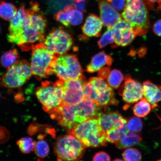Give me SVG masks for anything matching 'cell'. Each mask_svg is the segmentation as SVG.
Segmentation results:
<instances>
[{
  "mask_svg": "<svg viewBox=\"0 0 161 161\" xmlns=\"http://www.w3.org/2000/svg\"><path fill=\"white\" fill-rule=\"evenodd\" d=\"M31 8L20 6L16 14L10 20L8 39L24 51H29L37 42H43L47 25L45 16L39 4L30 3Z\"/></svg>",
  "mask_w": 161,
  "mask_h": 161,
  "instance_id": "cell-1",
  "label": "cell"
},
{
  "mask_svg": "<svg viewBox=\"0 0 161 161\" xmlns=\"http://www.w3.org/2000/svg\"><path fill=\"white\" fill-rule=\"evenodd\" d=\"M100 107L92 100L84 98L77 104H62L50 115L69 131L84 121L97 118L101 112Z\"/></svg>",
  "mask_w": 161,
  "mask_h": 161,
  "instance_id": "cell-2",
  "label": "cell"
},
{
  "mask_svg": "<svg viewBox=\"0 0 161 161\" xmlns=\"http://www.w3.org/2000/svg\"><path fill=\"white\" fill-rule=\"evenodd\" d=\"M69 133L77 138L86 147L106 146V132L97 118L89 119L78 124Z\"/></svg>",
  "mask_w": 161,
  "mask_h": 161,
  "instance_id": "cell-3",
  "label": "cell"
},
{
  "mask_svg": "<svg viewBox=\"0 0 161 161\" xmlns=\"http://www.w3.org/2000/svg\"><path fill=\"white\" fill-rule=\"evenodd\" d=\"M122 16L131 26L136 35H146L149 29V17L144 0H126Z\"/></svg>",
  "mask_w": 161,
  "mask_h": 161,
  "instance_id": "cell-4",
  "label": "cell"
},
{
  "mask_svg": "<svg viewBox=\"0 0 161 161\" xmlns=\"http://www.w3.org/2000/svg\"><path fill=\"white\" fill-rule=\"evenodd\" d=\"M30 66L32 75L37 80L47 78L54 74L53 68L58 56L45 47L44 42L35 44L31 48Z\"/></svg>",
  "mask_w": 161,
  "mask_h": 161,
  "instance_id": "cell-5",
  "label": "cell"
},
{
  "mask_svg": "<svg viewBox=\"0 0 161 161\" xmlns=\"http://www.w3.org/2000/svg\"><path fill=\"white\" fill-rule=\"evenodd\" d=\"M84 98L92 100L100 107L106 108L118 104L112 88L99 77L91 78L86 82L84 86Z\"/></svg>",
  "mask_w": 161,
  "mask_h": 161,
  "instance_id": "cell-6",
  "label": "cell"
},
{
  "mask_svg": "<svg viewBox=\"0 0 161 161\" xmlns=\"http://www.w3.org/2000/svg\"><path fill=\"white\" fill-rule=\"evenodd\" d=\"M58 161H76L81 158L86 147L71 134L59 137L53 146Z\"/></svg>",
  "mask_w": 161,
  "mask_h": 161,
  "instance_id": "cell-7",
  "label": "cell"
},
{
  "mask_svg": "<svg viewBox=\"0 0 161 161\" xmlns=\"http://www.w3.org/2000/svg\"><path fill=\"white\" fill-rule=\"evenodd\" d=\"M32 75L30 64L27 60H18L0 78V84L8 89L21 87Z\"/></svg>",
  "mask_w": 161,
  "mask_h": 161,
  "instance_id": "cell-8",
  "label": "cell"
},
{
  "mask_svg": "<svg viewBox=\"0 0 161 161\" xmlns=\"http://www.w3.org/2000/svg\"><path fill=\"white\" fill-rule=\"evenodd\" d=\"M35 94L43 110L49 114L62 104V90L57 81L42 82L36 88Z\"/></svg>",
  "mask_w": 161,
  "mask_h": 161,
  "instance_id": "cell-9",
  "label": "cell"
},
{
  "mask_svg": "<svg viewBox=\"0 0 161 161\" xmlns=\"http://www.w3.org/2000/svg\"><path fill=\"white\" fill-rule=\"evenodd\" d=\"M54 74L60 80H66L84 77L81 65L73 54H64L57 58L53 68Z\"/></svg>",
  "mask_w": 161,
  "mask_h": 161,
  "instance_id": "cell-10",
  "label": "cell"
},
{
  "mask_svg": "<svg viewBox=\"0 0 161 161\" xmlns=\"http://www.w3.org/2000/svg\"><path fill=\"white\" fill-rule=\"evenodd\" d=\"M43 42L46 49L58 57L69 51L74 43L70 34L62 28L52 30Z\"/></svg>",
  "mask_w": 161,
  "mask_h": 161,
  "instance_id": "cell-11",
  "label": "cell"
},
{
  "mask_svg": "<svg viewBox=\"0 0 161 161\" xmlns=\"http://www.w3.org/2000/svg\"><path fill=\"white\" fill-rule=\"evenodd\" d=\"M61 87L62 104H73L79 103L84 98V86L86 81L85 77L57 81Z\"/></svg>",
  "mask_w": 161,
  "mask_h": 161,
  "instance_id": "cell-12",
  "label": "cell"
},
{
  "mask_svg": "<svg viewBox=\"0 0 161 161\" xmlns=\"http://www.w3.org/2000/svg\"><path fill=\"white\" fill-rule=\"evenodd\" d=\"M119 93L125 103V109H128L131 105L137 102L143 96L142 84L137 80L132 79L129 74L125 76V82L120 88Z\"/></svg>",
  "mask_w": 161,
  "mask_h": 161,
  "instance_id": "cell-13",
  "label": "cell"
},
{
  "mask_svg": "<svg viewBox=\"0 0 161 161\" xmlns=\"http://www.w3.org/2000/svg\"><path fill=\"white\" fill-rule=\"evenodd\" d=\"M114 43L118 46H125L132 42L136 36L130 24L121 20L112 27Z\"/></svg>",
  "mask_w": 161,
  "mask_h": 161,
  "instance_id": "cell-14",
  "label": "cell"
},
{
  "mask_svg": "<svg viewBox=\"0 0 161 161\" xmlns=\"http://www.w3.org/2000/svg\"><path fill=\"white\" fill-rule=\"evenodd\" d=\"M100 19L105 27L112 28L121 20L122 16L106 0H98Z\"/></svg>",
  "mask_w": 161,
  "mask_h": 161,
  "instance_id": "cell-15",
  "label": "cell"
},
{
  "mask_svg": "<svg viewBox=\"0 0 161 161\" xmlns=\"http://www.w3.org/2000/svg\"><path fill=\"white\" fill-rule=\"evenodd\" d=\"M97 118L100 126L105 132L112 129L122 128L126 124L127 119L117 111L107 113L100 112Z\"/></svg>",
  "mask_w": 161,
  "mask_h": 161,
  "instance_id": "cell-16",
  "label": "cell"
},
{
  "mask_svg": "<svg viewBox=\"0 0 161 161\" xmlns=\"http://www.w3.org/2000/svg\"><path fill=\"white\" fill-rule=\"evenodd\" d=\"M103 26L101 19L97 15L92 14L86 19L82 27L84 35L89 37H97L101 35Z\"/></svg>",
  "mask_w": 161,
  "mask_h": 161,
  "instance_id": "cell-17",
  "label": "cell"
},
{
  "mask_svg": "<svg viewBox=\"0 0 161 161\" xmlns=\"http://www.w3.org/2000/svg\"><path fill=\"white\" fill-rule=\"evenodd\" d=\"M143 94L150 103L153 109L158 107V103L161 101V90L156 85L146 80L143 84Z\"/></svg>",
  "mask_w": 161,
  "mask_h": 161,
  "instance_id": "cell-18",
  "label": "cell"
},
{
  "mask_svg": "<svg viewBox=\"0 0 161 161\" xmlns=\"http://www.w3.org/2000/svg\"><path fill=\"white\" fill-rule=\"evenodd\" d=\"M113 61V59L105 52L102 51L96 54L92 58L90 63L86 66V71L90 73L99 71L106 65L110 67Z\"/></svg>",
  "mask_w": 161,
  "mask_h": 161,
  "instance_id": "cell-19",
  "label": "cell"
},
{
  "mask_svg": "<svg viewBox=\"0 0 161 161\" xmlns=\"http://www.w3.org/2000/svg\"><path fill=\"white\" fill-rule=\"evenodd\" d=\"M142 138L140 133L129 131L116 144L117 148L120 150L130 148L142 142Z\"/></svg>",
  "mask_w": 161,
  "mask_h": 161,
  "instance_id": "cell-20",
  "label": "cell"
},
{
  "mask_svg": "<svg viewBox=\"0 0 161 161\" xmlns=\"http://www.w3.org/2000/svg\"><path fill=\"white\" fill-rule=\"evenodd\" d=\"M73 4L65 6L64 11L67 12L68 20L70 25L76 26L82 23L83 20V14L82 12L76 9Z\"/></svg>",
  "mask_w": 161,
  "mask_h": 161,
  "instance_id": "cell-21",
  "label": "cell"
},
{
  "mask_svg": "<svg viewBox=\"0 0 161 161\" xmlns=\"http://www.w3.org/2000/svg\"><path fill=\"white\" fill-rule=\"evenodd\" d=\"M151 105L145 97L138 101L133 108L134 115L139 118H144L147 116L151 112Z\"/></svg>",
  "mask_w": 161,
  "mask_h": 161,
  "instance_id": "cell-22",
  "label": "cell"
},
{
  "mask_svg": "<svg viewBox=\"0 0 161 161\" xmlns=\"http://www.w3.org/2000/svg\"><path fill=\"white\" fill-rule=\"evenodd\" d=\"M19 58L17 50L13 48L3 54L1 58V63L4 68L8 69L16 63Z\"/></svg>",
  "mask_w": 161,
  "mask_h": 161,
  "instance_id": "cell-23",
  "label": "cell"
},
{
  "mask_svg": "<svg viewBox=\"0 0 161 161\" xmlns=\"http://www.w3.org/2000/svg\"><path fill=\"white\" fill-rule=\"evenodd\" d=\"M17 11V8L12 3L4 1L0 3V17L5 21H10Z\"/></svg>",
  "mask_w": 161,
  "mask_h": 161,
  "instance_id": "cell-24",
  "label": "cell"
},
{
  "mask_svg": "<svg viewBox=\"0 0 161 161\" xmlns=\"http://www.w3.org/2000/svg\"><path fill=\"white\" fill-rule=\"evenodd\" d=\"M45 135L40 134L37 136L39 141L36 142L35 148V153L39 158H44L49 155V148L47 143L44 140Z\"/></svg>",
  "mask_w": 161,
  "mask_h": 161,
  "instance_id": "cell-25",
  "label": "cell"
},
{
  "mask_svg": "<svg viewBox=\"0 0 161 161\" xmlns=\"http://www.w3.org/2000/svg\"><path fill=\"white\" fill-rule=\"evenodd\" d=\"M128 131L126 125L122 128L112 129L106 131V132L107 142L111 143H116Z\"/></svg>",
  "mask_w": 161,
  "mask_h": 161,
  "instance_id": "cell-26",
  "label": "cell"
},
{
  "mask_svg": "<svg viewBox=\"0 0 161 161\" xmlns=\"http://www.w3.org/2000/svg\"><path fill=\"white\" fill-rule=\"evenodd\" d=\"M124 79L122 72L120 70L114 69L110 71L107 79L108 84L114 89H117Z\"/></svg>",
  "mask_w": 161,
  "mask_h": 161,
  "instance_id": "cell-27",
  "label": "cell"
},
{
  "mask_svg": "<svg viewBox=\"0 0 161 161\" xmlns=\"http://www.w3.org/2000/svg\"><path fill=\"white\" fill-rule=\"evenodd\" d=\"M36 142L30 137L20 138L17 144L21 152L24 154H29L34 150Z\"/></svg>",
  "mask_w": 161,
  "mask_h": 161,
  "instance_id": "cell-28",
  "label": "cell"
},
{
  "mask_svg": "<svg viewBox=\"0 0 161 161\" xmlns=\"http://www.w3.org/2000/svg\"><path fill=\"white\" fill-rule=\"evenodd\" d=\"M98 46L100 49L105 47L108 44H111L112 48H116L117 46L114 43V40L112 28H108L101 38L98 42Z\"/></svg>",
  "mask_w": 161,
  "mask_h": 161,
  "instance_id": "cell-29",
  "label": "cell"
},
{
  "mask_svg": "<svg viewBox=\"0 0 161 161\" xmlns=\"http://www.w3.org/2000/svg\"><path fill=\"white\" fill-rule=\"evenodd\" d=\"M126 127L129 131L140 133L143 127V122L137 116H133L127 120Z\"/></svg>",
  "mask_w": 161,
  "mask_h": 161,
  "instance_id": "cell-30",
  "label": "cell"
},
{
  "mask_svg": "<svg viewBox=\"0 0 161 161\" xmlns=\"http://www.w3.org/2000/svg\"><path fill=\"white\" fill-rule=\"evenodd\" d=\"M123 158L127 161H139L142 160V154L137 149L128 148L124 151Z\"/></svg>",
  "mask_w": 161,
  "mask_h": 161,
  "instance_id": "cell-31",
  "label": "cell"
},
{
  "mask_svg": "<svg viewBox=\"0 0 161 161\" xmlns=\"http://www.w3.org/2000/svg\"><path fill=\"white\" fill-rule=\"evenodd\" d=\"M56 21L60 22L66 27H69L70 25L68 20V14L67 12L60 11L55 15Z\"/></svg>",
  "mask_w": 161,
  "mask_h": 161,
  "instance_id": "cell-32",
  "label": "cell"
},
{
  "mask_svg": "<svg viewBox=\"0 0 161 161\" xmlns=\"http://www.w3.org/2000/svg\"><path fill=\"white\" fill-rule=\"evenodd\" d=\"M118 12L123 11L125 8L126 0H106Z\"/></svg>",
  "mask_w": 161,
  "mask_h": 161,
  "instance_id": "cell-33",
  "label": "cell"
},
{
  "mask_svg": "<svg viewBox=\"0 0 161 161\" xmlns=\"http://www.w3.org/2000/svg\"><path fill=\"white\" fill-rule=\"evenodd\" d=\"M111 158L109 155L104 152H100L95 155L93 158V161H110Z\"/></svg>",
  "mask_w": 161,
  "mask_h": 161,
  "instance_id": "cell-34",
  "label": "cell"
},
{
  "mask_svg": "<svg viewBox=\"0 0 161 161\" xmlns=\"http://www.w3.org/2000/svg\"><path fill=\"white\" fill-rule=\"evenodd\" d=\"M98 72V77L103 79H106L110 73V69L109 67L103 68Z\"/></svg>",
  "mask_w": 161,
  "mask_h": 161,
  "instance_id": "cell-35",
  "label": "cell"
},
{
  "mask_svg": "<svg viewBox=\"0 0 161 161\" xmlns=\"http://www.w3.org/2000/svg\"><path fill=\"white\" fill-rule=\"evenodd\" d=\"M153 29L156 35L161 37V19L158 20L154 24Z\"/></svg>",
  "mask_w": 161,
  "mask_h": 161,
  "instance_id": "cell-36",
  "label": "cell"
},
{
  "mask_svg": "<svg viewBox=\"0 0 161 161\" xmlns=\"http://www.w3.org/2000/svg\"><path fill=\"white\" fill-rule=\"evenodd\" d=\"M75 8L82 12H84L86 11V3L84 0L79 2H77L76 3H74Z\"/></svg>",
  "mask_w": 161,
  "mask_h": 161,
  "instance_id": "cell-37",
  "label": "cell"
},
{
  "mask_svg": "<svg viewBox=\"0 0 161 161\" xmlns=\"http://www.w3.org/2000/svg\"><path fill=\"white\" fill-rule=\"evenodd\" d=\"M160 0H144L147 8L148 9H152L154 7V3Z\"/></svg>",
  "mask_w": 161,
  "mask_h": 161,
  "instance_id": "cell-38",
  "label": "cell"
},
{
  "mask_svg": "<svg viewBox=\"0 0 161 161\" xmlns=\"http://www.w3.org/2000/svg\"><path fill=\"white\" fill-rule=\"evenodd\" d=\"M158 7L157 8V10H158V11H161V0H160V1L158 2Z\"/></svg>",
  "mask_w": 161,
  "mask_h": 161,
  "instance_id": "cell-39",
  "label": "cell"
},
{
  "mask_svg": "<svg viewBox=\"0 0 161 161\" xmlns=\"http://www.w3.org/2000/svg\"><path fill=\"white\" fill-rule=\"evenodd\" d=\"M76 3H77V2H79L82 1H83V0H74Z\"/></svg>",
  "mask_w": 161,
  "mask_h": 161,
  "instance_id": "cell-40",
  "label": "cell"
},
{
  "mask_svg": "<svg viewBox=\"0 0 161 161\" xmlns=\"http://www.w3.org/2000/svg\"><path fill=\"white\" fill-rule=\"evenodd\" d=\"M157 116H158V118H159V119L161 121V118L159 116H158V115H157Z\"/></svg>",
  "mask_w": 161,
  "mask_h": 161,
  "instance_id": "cell-41",
  "label": "cell"
},
{
  "mask_svg": "<svg viewBox=\"0 0 161 161\" xmlns=\"http://www.w3.org/2000/svg\"><path fill=\"white\" fill-rule=\"evenodd\" d=\"M116 160V161H117V160H120V159H115V160Z\"/></svg>",
  "mask_w": 161,
  "mask_h": 161,
  "instance_id": "cell-42",
  "label": "cell"
},
{
  "mask_svg": "<svg viewBox=\"0 0 161 161\" xmlns=\"http://www.w3.org/2000/svg\"><path fill=\"white\" fill-rule=\"evenodd\" d=\"M159 88H160V89L161 90V86H159Z\"/></svg>",
  "mask_w": 161,
  "mask_h": 161,
  "instance_id": "cell-43",
  "label": "cell"
},
{
  "mask_svg": "<svg viewBox=\"0 0 161 161\" xmlns=\"http://www.w3.org/2000/svg\"><path fill=\"white\" fill-rule=\"evenodd\" d=\"M0 97H1V94H0Z\"/></svg>",
  "mask_w": 161,
  "mask_h": 161,
  "instance_id": "cell-44",
  "label": "cell"
},
{
  "mask_svg": "<svg viewBox=\"0 0 161 161\" xmlns=\"http://www.w3.org/2000/svg\"><path fill=\"white\" fill-rule=\"evenodd\" d=\"M0 31H1V29H0Z\"/></svg>",
  "mask_w": 161,
  "mask_h": 161,
  "instance_id": "cell-45",
  "label": "cell"
}]
</instances>
